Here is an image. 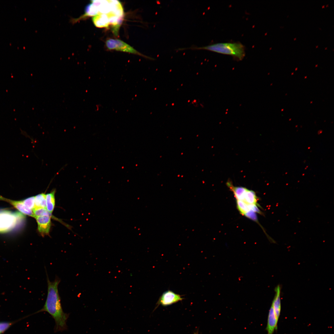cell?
Masks as SVG:
<instances>
[{
	"label": "cell",
	"instance_id": "obj_1",
	"mask_svg": "<svg viewBox=\"0 0 334 334\" xmlns=\"http://www.w3.org/2000/svg\"><path fill=\"white\" fill-rule=\"evenodd\" d=\"M46 273L47 283L46 299L42 308L35 313L42 312H48L54 320V332H62L67 329L66 322L69 314L64 312L61 304L58 291V285L60 280L56 277L54 281H51Z\"/></svg>",
	"mask_w": 334,
	"mask_h": 334
},
{
	"label": "cell",
	"instance_id": "obj_2",
	"mask_svg": "<svg viewBox=\"0 0 334 334\" xmlns=\"http://www.w3.org/2000/svg\"><path fill=\"white\" fill-rule=\"evenodd\" d=\"M191 49H203L232 56L235 61L242 60L246 55L245 47L240 42L218 43L202 47H191L178 49V50Z\"/></svg>",
	"mask_w": 334,
	"mask_h": 334
},
{
	"label": "cell",
	"instance_id": "obj_3",
	"mask_svg": "<svg viewBox=\"0 0 334 334\" xmlns=\"http://www.w3.org/2000/svg\"><path fill=\"white\" fill-rule=\"evenodd\" d=\"M106 45L109 49L130 53L142 56L151 60L154 59L143 55L135 50L132 47L124 41L117 39H109L106 42Z\"/></svg>",
	"mask_w": 334,
	"mask_h": 334
},
{
	"label": "cell",
	"instance_id": "obj_4",
	"mask_svg": "<svg viewBox=\"0 0 334 334\" xmlns=\"http://www.w3.org/2000/svg\"><path fill=\"white\" fill-rule=\"evenodd\" d=\"M118 16L114 11L106 14H99L93 17L92 21L94 25L98 28H108L117 21Z\"/></svg>",
	"mask_w": 334,
	"mask_h": 334
},
{
	"label": "cell",
	"instance_id": "obj_5",
	"mask_svg": "<svg viewBox=\"0 0 334 334\" xmlns=\"http://www.w3.org/2000/svg\"><path fill=\"white\" fill-rule=\"evenodd\" d=\"M182 296L169 290L165 292L159 298L154 310L160 305L166 306L182 301L184 299Z\"/></svg>",
	"mask_w": 334,
	"mask_h": 334
},
{
	"label": "cell",
	"instance_id": "obj_6",
	"mask_svg": "<svg viewBox=\"0 0 334 334\" xmlns=\"http://www.w3.org/2000/svg\"><path fill=\"white\" fill-rule=\"evenodd\" d=\"M37 225L38 230L42 236L49 234L51 225L50 216H44L36 217Z\"/></svg>",
	"mask_w": 334,
	"mask_h": 334
},
{
	"label": "cell",
	"instance_id": "obj_7",
	"mask_svg": "<svg viewBox=\"0 0 334 334\" xmlns=\"http://www.w3.org/2000/svg\"><path fill=\"white\" fill-rule=\"evenodd\" d=\"M278 321L274 309L272 305L268 313L266 328L268 332L267 334H273L275 330L277 329Z\"/></svg>",
	"mask_w": 334,
	"mask_h": 334
},
{
	"label": "cell",
	"instance_id": "obj_8",
	"mask_svg": "<svg viewBox=\"0 0 334 334\" xmlns=\"http://www.w3.org/2000/svg\"><path fill=\"white\" fill-rule=\"evenodd\" d=\"M23 214L35 218L32 210L26 206L22 200L16 201L7 199L6 201Z\"/></svg>",
	"mask_w": 334,
	"mask_h": 334
},
{
	"label": "cell",
	"instance_id": "obj_9",
	"mask_svg": "<svg viewBox=\"0 0 334 334\" xmlns=\"http://www.w3.org/2000/svg\"><path fill=\"white\" fill-rule=\"evenodd\" d=\"M280 287L279 285H278L275 289L276 294L272 305L278 320L280 315L281 311V302L280 297Z\"/></svg>",
	"mask_w": 334,
	"mask_h": 334
},
{
	"label": "cell",
	"instance_id": "obj_10",
	"mask_svg": "<svg viewBox=\"0 0 334 334\" xmlns=\"http://www.w3.org/2000/svg\"><path fill=\"white\" fill-rule=\"evenodd\" d=\"M55 190L46 195V208L51 213L53 212L55 204Z\"/></svg>",
	"mask_w": 334,
	"mask_h": 334
},
{
	"label": "cell",
	"instance_id": "obj_11",
	"mask_svg": "<svg viewBox=\"0 0 334 334\" xmlns=\"http://www.w3.org/2000/svg\"><path fill=\"white\" fill-rule=\"evenodd\" d=\"M35 207L46 208V195L42 193L35 197Z\"/></svg>",
	"mask_w": 334,
	"mask_h": 334
},
{
	"label": "cell",
	"instance_id": "obj_12",
	"mask_svg": "<svg viewBox=\"0 0 334 334\" xmlns=\"http://www.w3.org/2000/svg\"><path fill=\"white\" fill-rule=\"evenodd\" d=\"M32 212L35 216V218L37 217L44 216H51V213L49 212L46 208L41 207H35L33 209Z\"/></svg>",
	"mask_w": 334,
	"mask_h": 334
},
{
	"label": "cell",
	"instance_id": "obj_13",
	"mask_svg": "<svg viewBox=\"0 0 334 334\" xmlns=\"http://www.w3.org/2000/svg\"><path fill=\"white\" fill-rule=\"evenodd\" d=\"M22 201L26 206L31 210L35 207L34 196L29 197Z\"/></svg>",
	"mask_w": 334,
	"mask_h": 334
},
{
	"label": "cell",
	"instance_id": "obj_14",
	"mask_svg": "<svg viewBox=\"0 0 334 334\" xmlns=\"http://www.w3.org/2000/svg\"><path fill=\"white\" fill-rule=\"evenodd\" d=\"M10 325V323L8 322L0 323V334L7 329Z\"/></svg>",
	"mask_w": 334,
	"mask_h": 334
},
{
	"label": "cell",
	"instance_id": "obj_15",
	"mask_svg": "<svg viewBox=\"0 0 334 334\" xmlns=\"http://www.w3.org/2000/svg\"><path fill=\"white\" fill-rule=\"evenodd\" d=\"M7 199L6 198L0 195V200L6 201Z\"/></svg>",
	"mask_w": 334,
	"mask_h": 334
},
{
	"label": "cell",
	"instance_id": "obj_16",
	"mask_svg": "<svg viewBox=\"0 0 334 334\" xmlns=\"http://www.w3.org/2000/svg\"><path fill=\"white\" fill-rule=\"evenodd\" d=\"M194 334H199V332L198 331H196V332H194Z\"/></svg>",
	"mask_w": 334,
	"mask_h": 334
},
{
	"label": "cell",
	"instance_id": "obj_17",
	"mask_svg": "<svg viewBox=\"0 0 334 334\" xmlns=\"http://www.w3.org/2000/svg\"><path fill=\"white\" fill-rule=\"evenodd\" d=\"M324 5H323V6H322V8H324Z\"/></svg>",
	"mask_w": 334,
	"mask_h": 334
},
{
	"label": "cell",
	"instance_id": "obj_18",
	"mask_svg": "<svg viewBox=\"0 0 334 334\" xmlns=\"http://www.w3.org/2000/svg\"><path fill=\"white\" fill-rule=\"evenodd\" d=\"M296 38H294V40H296Z\"/></svg>",
	"mask_w": 334,
	"mask_h": 334
},
{
	"label": "cell",
	"instance_id": "obj_19",
	"mask_svg": "<svg viewBox=\"0 0 334 334\" xmlns=\"http://www.w3.org/2000/svg\"><path fill=\"white\" fill-rule=\"evenodd\" d=\"M318 45L316 46V48H317L318 47Z\"/></svg>",
	"mask_w": 334,
	"mask_h": 334
},
{
	"label": "cell",
	"instance_id": "obj_20",
	"mask_svg": "<svg viewBox=\"0 0 334 334\" xmlns=\"http://www.w3.org/2000/svg\"><path fill=\"white\" fill-rule=\"evenodd\" d=\"M328 4L327 5H326V7H327V6H328Z\"/></svg>",
	"mask_w": 334,
	"mask_h": 334
},
{
	"label": "cell",
	"instance_id": "obj_21",
	"mask_svg": "<svg viewBox=\"0 0 334 334\" xmlns=\"http://www.w3.org/2000/svg\"><path fill=\"white\" fill-rule=\"evenodd\" d=\"M327 47H326V48H325V49H327Z\"/></svg>",
	"mask_w": 334,
	"mask_h": 334
},
{
	"label": "cell",
	"instance_id": "obj_22",
	"mask_svg": "<svg viewBox=\"0 0 334 334\" xmlns=\"http://www.w3.org/2000/svg\"><path fill=\"white\" fill-rule=\"evenodd\" d=\"M317 66V65H316V66Z\"/></svg>",
	"mask_w": 334,
	"mask_h": 334
}]
</instances>
